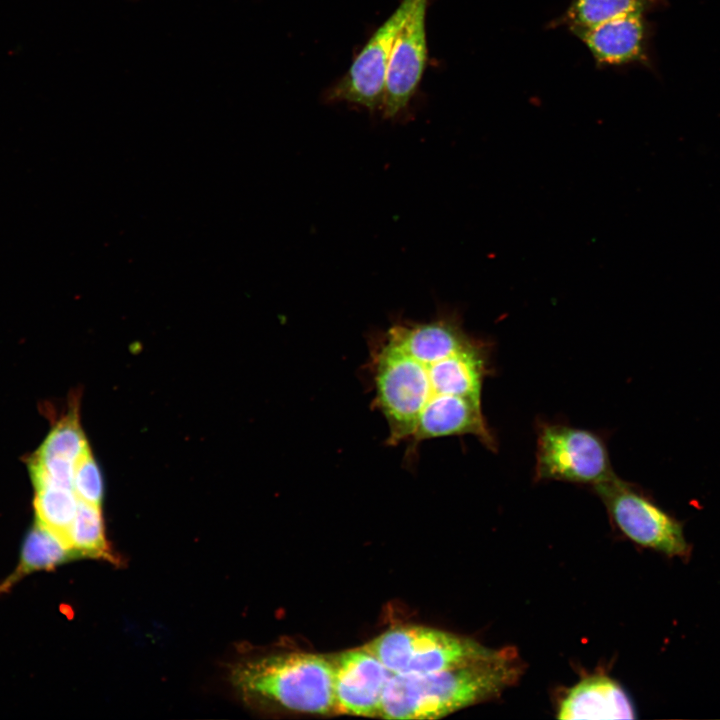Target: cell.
<instances>
[{
  "mask_svg": "<svg viewBox=\"0 0 720 720\" xmlns=\"http://www.w3.org/2000/svg\"><path fill=\"white\" fill-rule=\"evenodd\" d=\"M575 34L602 64H625L643 56L645 27L641 15L614 19Z\"/></svg>",
  "mask_w": 720,
  "mask_h": 720,
  "instance_id": "obj_11",
  "label": "cell"
},
{
  "mask_svg": "<svg viewBox=\"0 0 720 720\" xmlns=\"http://www.w3.org/2000/svg\"><path fill=\"white\" fill-rule=\"evenodd\" d=\"M625 690L605 674H593L571 687L559 704V719H634Z\"/></svg>",
  "mask_w": 720,
  "mask_h": 720,
  "instance_id": "obj_10",
  "label": "cell"
},
{
  "mask_svg": "<svg viewBox=\"0 0 720 720\" xmlns=\"http://www.w3.org/2000/svg\"><path fill=\"white\" fill-rule=\"evenodd\" d=\"M336 714L380 718L393 673L365 645L332 655Z\"/></svg>",
  "mask_w": 720,
  "mask_h": 720,
  "instance_id": "obj_8",
  "label": "cell"
},
{
  "mask_svg": "<svg viewBox=\"0 0 720 720\" xmlns=\"http://www.w3.org/2000/svg\"><path fill=\"white\" fill-rule=\"evenodd\" d=\"M366 646L393 673L421 675L435 673L496 656L476 640L422 625L390 628Z\"/></svg>",
  "mask_w": 720,
  "mask_h": 720,
  "instance_id": "obj_4",
  "label": "cell"
},
{
  "mask_svg": "<svg viewBox=\"0 0 720 720\" xmlns=\"http://www.w3.org/2000/svg\"><path fill=\"white\" fill-rule=\"evenodd\" d=\"M593 488L615 525L631 541L670 558L689 559L691 546L683 524L639 488L616 474Z\"/></svg>",
  "mask_w": 720,
  "mask_h": 720,
  "instance_id": "obj_5",
  "label": "cell"
},
{
  "mask_svg": "<svg viewBox=\"0 0 720 720\" xmlns=\"http://www.w3.org/2000/svg\"><path fill=\"white\" fill-rule=\"evenodd\" d=\"M66 540L76 557L114 560L105 538L100 506L79 500Z\"/></svg>",
  "mask_w": 720,
  "mask_h": 720,
  "instance_id": "obj_13",
  "label": "cell"
},
{
  "mask_svg": "<svg viewBox=\"0 0 720 720\" xmlns=\"http://www.w3.org/2000/svg\"><path fill=\"white\" fill-rule=\"evenodd\" d=\"M414 3L415 0H402L393 14L375 31L335 88L334 98L370 110L382 107L393 43Z\"/></svg>",
  "mask_w": 720,
  "mask_h": 720,
  "instance_id": "obj_7",
  "label": "cell"
},
{
  "mask_svg": "<svg viewBox=\"0 0 720 720\" xmlns=\"http://www.w3.org/2000/svg\"><path fill=\"white\" fill-rule=\"evenodd\" d=\"M74 557L76 555L64 537L36 523L24 539L16 570L1 584L0 592L7 591L30 573L54 568Z\"/></svg>",
  "mask_w": 720,
  "mask_h": 720,
  "instance_id": "obj_12",
  "label": "cell"
},
{
  "mask_svg": "<svg viewBox=\"0 0 720 720\" xmlns=\"http://www.w3.org/2000/svg\"><path fill=\"white\" fill-rule=\"evenodd\" d=\"M231 682L254 706L296 714H336L332 655L285 652L236 664Z\"/></svg>",
  "mask_w": 720,
  "mask_h": 720,
  "instance_id": "obj_3",
  "label": "cell"
},
{
  "mask_svg": "<svg viewBox=\"0 0 720 720\" xmlns=\"http://www.w3.org/2000/svg\"><path fill=\"white\" fill-rule=\"evenodd\" d=\"M79 499L74 490L60 487L36 489L34 509L37 523L66 539L74 520Z\"/></svg>",
  "mask_w": 720,
  "mask_h": 720,
  "instance_id": "obj_15",
  "label": "cell"
},
{
  "mask_svg": "<svg viewBox=\"0 0 720 720\" xmlns=\"http://www.w3.org/2000/svg\"><path fill=\"white\" fill-rule=\"evenodd\" d=\"M648 4L649 0H574L566 18L576 33L621 17L642 15Z\"/></svg>",
  "mask_w": 720,
  "mask_h": 720,
  "instance_id": "obj_14",
  "label": "cell"
},
{
  "mask_svg": "<svg viewBox=\"0 0 720 720\" xmlns=\"http://www.w3.org/2000/svg\"><path fill=\"white\" fill-rule=\"evenodd\" d=\"M73 490L79 500L101 506L103 481L99 466L90 451L76 464Z\"/></svg>",
  "mask_w": 720,
  "mask_h": 720,
  "instance_id": "obj_18",
  "label": "cell"
},
{
  "mask_svg": "<svg viewBox=\"0 0 720 720\" xmlns=\"http://www.w3.org/2000/svg\"><path fill=\"white\" fill-rule=\"evenodd\" d=\"M427 0H415L391 50L382 109L386 118L408 105L423 75L427 59L425 31Z\"/></svg>",
  "mask_w": 720,
  "mask_h": 720,
  "instance_id": "obj_9",
  "label": "cell"
},
{
  "mask_svg": "<svg viewBox=\"0 0 720 720\" xmlns=\"http://www.w3.org/2000/svg\"><path fill=\"white\" fill-rule=\"evenodd\" d=\"M90 451L77 414L62 418L50 431L35 455L61 458L77 464Z\"/></svg>",
  "mask_w": 720,
  "mask_h": 720,
  "instance_id": "obj_16",
  "label": "cell"
},
{
  "mask_svg": "<svg viewBox=\"0 0 720 720\" xmlns=\"http://www.w3.org/2000/svg\"><path fill=\"white\" fill-rule=\"evenodd\" d=\"M523 664L513 648L489 659L421 675L393 674L384 691L380 718L429 720L493 699L513 686Z\"/></svg>",
  "mask_w": 720,
  "mask_h": 720,
  "instance_id": "obj_2",
  "label": "cell"
},
{
  "mask_svg": "<svg viewBox=\"0 0 720 720\" xmlns=\"http://www.w3.org/2000/svg\"><path fill=\"white\" fill-rule=\"evenodd\" d=\"M30 474L36 489L60 487L73 490L76 464L61 458L34 455L30 462Z\"/></svg>",
  "mask_w": 720,
  "mask_h": 720,
  "instance_id": "obj_17",
  "label": "cell"
},
{
  "mask_svg": "<svg viewBox=\"0 0 720 720\" xmlns=\"http://www.w3.org/2000/svg\"><path fill=\"white\" fill-rule=\"evenodd\" d=\"M367 344L371 407L387 424L386 445H405L408 467L421 444L436 438L472 435L497 448L481 403L489 345L465 330L456 310L441 309L424 321L398 316Z\"/></svg>",
  "mask_w": 720,
  "mask_h": 720,
  "instance_id": "obj_1",
  "label": "cell"
},
{
  "mask_svg": "<svg viewBox=\"0 0 720 720\" xmlns=\"http://www.w3.org/2000/svg\"><path fill=\"white\" fill-rule=\"evenodd\" d=\"M536 481L595 485L614 473L607 445L597 433L562 423L537 425Z\"/></svg>",
  "mask_w": 720,
  "mask_h": 720,
  "instance_id": "obj_6",
  "label": "cell"
}]
</instances>
